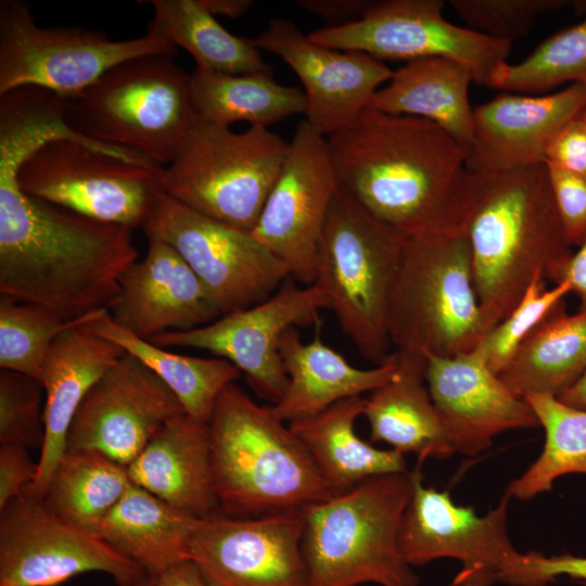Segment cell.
I'll use <instances>...</instances> for the list:
<instances>
[{"label": "cell", "instance_id": "obj_1", "mask_svg": "<svg viewBox=\"0 0 586 586\" xmlns=\"http://www.w3.org/2000/svg\"><path fill=\"white\" fill-rule=\"evenodd\" d=\"M46 139L28 116L0 118V294L73 320L109 309L138 252L130 228L22 191L18 168Z\"/></svg>", "mask_w": 586, "mask_h": 586}, {"label": "cell", "instance_id": "obj_2", "mask_svg": "<svg viewBox=\"0 0 586 586\" xmlns=\"http://www.w3.org/2000/svg\"><path fill=\"white\" fill-rule=\"evenodd\" d=\"M327 142L339 187L380 221L409 238L464 229L468 149L436 124L367 107Z\"/></svg>", "mask_w": 586, "mask_h": 586}, {"label": "cell", "instance_id": "obj_3", "mask_svg": "<svg viewBox=\"0 0 586 586\" xmlns=\"http://www.w3.org/2000/svg\"><path fill=\"white\" fill-rule=\"evenodd\" d=\"M464 232L487 333L535 278L559 283L573 253L545 164L473 176Z\"/></svg>", "mask_w": 586, "mask_h": 586}, {"label": "cell", "instance_id": "obj_4", "mask_svg": "<svg viewBox=\"0 0 586 586\" xmlns=\"http://www.w3.org/2000/svg\"><path fill=\"white\" fill-rule=\"evenodd\" d=\"M208 424L214 486L224 515L301 510L336 495L289 425L235 383L220 394Z\"/></svg>", "mask_w": 586, "mask_h": 586}, {"label": "cell", "instance_id": "obj_5", "mask_svg": "<svg viewBox=\"0 0 586 586\" xmlns=\"http://www.w3.org/2000/svg\"><path fill=\"white\" fill-rule=\"evenodd\" d=\"M411 471L367 479L303 508L308 586H419L398 544Z\"/></svg>", "mask_w": 586, "mask_h": 586}, {"label": "cell", "instance_id": "obj_6", "mask_svg": "<svg viewBox=\"0 0 586 586\" xmlns=\"http://www.w3.org/2000/svg\"><path fill=\"white\" fill-rule=\"evenodd\" d=\"M409 237L385 225L340 187L319 245L313 284L343 332L377 366L392 355L391 300Z\"/></svg>", "mask_w": 586, "mask_h": 586}, {"label": "cell", "instance_id": "obj_7", "mask_svg": "<svg viewBox=\"0 0 586 586\" xmlns=\"http://www.w3.org/2000/svg\"><path fill=\"white\" fill-rule=\"evenodd\" d=\"M198 123L189 74L174 56L124 61L72 99L67 126L91 141L168 166Z\"/></svg>", "mask_w": 586, "mask_h": 586}, {"label": "cell", "instance_id": "obj_8", "mask_svg": "<svg viewBox=\"0 0 586 586\" xmlns=\"http://www.w3.org/2000/svg\"><path fill=\"white\" fill-rule=\"evenodd\" d=\"M394 352L453 357L476 348L487 330L464 229L409 238L388 318Z\"/></svg>", "mask_w": 586, "mask_h": 586}, {"label": "cell", "instance_id": "obj_9", "mask_svg": "<svg viewBox=\"0 0 586 586\" xmlns=\"http://www.w3.org/2000/svg\"><path fill=\"white\" fill-rule=\"evenodd\" d=\"M290 148L264 126L242 132L198 122L174 161L162 191L189 208L252 232Z\"/></svg>", "mask_w": 586, "mask_h": 586}, {"label": "cell", "instance_id": "obj_10", "mask_svg": "<svg viewBox=\"0 0 586 586\" xmlns=\"http://www.w3.org/2000/svg\"><path fill=\"white\" fill-rule=\"evenodd\" d=\"M162 171L130 150L54 137L27 155L17 182L26 194L132 230L162 191Z\"/></svg>", "mask_w": 586, "mask_h": 586}, {"label": "cell", "instance_id": "obj_11", "mask_svg": "<svg viewBox=\"0 0 586 586\" xmlns=\"http://www.w3.org/2000/svg\"><path fill=\"white\" fill-rule=\"evenodd\" d=\"M154 54L175 56L177 49L151 29L116 41L100 30L41 27L30 4L0 1V94L34 86L74 99L113 66Z\"/></svg>", "mask_w": 586, "mask_h": 586}, {"label": "cell", "instance_id": "obj_12", "mask_svg": "<svg viewBox=\"0 0 586 586\" xmlns=\"http://www.w3.org/2000/svg\"><path fill=\"white\" fill-rule=\"evenodd\" d=\"M421 464L411 471V495L399 524L405 560L411 566L440 558L458 560L461 570L451 586H515L525 553L514 548L507 533L509 493L479 515L456 504L448 492L424 486Z\"/></svg>", "mask_w": 586, "mask_h": 586}, {"label": "cell", "instance_id": "obj_13", "mask_svg": "<svg viewBox=\"0 0 586 586\" xmlns=\"http://www.w3.org/2000/svg\"><path fill=\"white\" fill-rule=\"evenodd\" d=\"M140 228L181 255L222 315L265 301L290 276L252 232L204 216L163 191Z\"/></svg>", "mask_w": 586, "mask_h": 586}, {"label": "cell", "instance_id": "obj_14", "mask_svg": "<svg viewBox=\"0 0 586 586\" xmlns=\"http://www.w3.org/2000/svg\"><path fill=\"white\" fill-rule=\"evenodd\" d=\"M442 0L373 1L357 21L308 34L311 41L379 60L447 58L463 64L474 82L487 86L492 73L507 62L512 42L461 27L445 18Z\"/></svg>", "mask_w": 586, "mask_h": 586}, {"label": "cell", "instance_id": "obj_15", "mask_svg": "<svg viewBox=\"0 0 586 586\" xmlns=\"http://www.w3.org/2000/svg\"><path fill=\"white\" fill-rule=\"evenodd\" d=\"M88 572L106 573L117 586H136L148 575L42 499L24 494L0 509V586H55Z\"/></svg>", "mask_w": 586, "mask_h": 586}, {"label": "cell", "instance_id": "obj_16", "mask_svg": "<svg viewBox=\"0 0 586 586\" xmlns=\"http://www.w3.org/2000/svg\"><path fill=\"white\" fill-rule=\"evenodd\" d=\"M329 309L324 293L315 284L300 288L284 282L268 298L245 309L225 314L205 326L166 332L146 340L160 347H189L211 352L244 373L255 394L271 405L288 386L279 352L282 334L291 327L318 324Z\"/></svg>", "mask_w": 586, "mask_h": 586}, {"label": "cell", "instance_id": "obj_17", "mask_svg": "<svg viewBox=\"0 0 586 586\" xmlns=\"http://www.w3.org/2000/svg\"><path fill=\"white\" fill-rule=\"evenodd\" d=\"M337 189L327 137L302 120L252 233L305 286L315 281L319 245Z\"/></svg>", "mask_w": 586, "mask_h": 586}, {"label": "cell", "instance_id": "obj_18", "mask_svg": "<svg viewBox=\"0 0 586 586\" xmlns=\"http://www.w3.org/2000/svg\"><path fill=\"white\" fill-rule=\"evenodd\" d=\"M303 509L199 519L189 559L208 586H308Z\"/></svg>", "mask_w": 586, "mask_h": 586}, {"label": "cell", "instance_id": "obj_19", "mask_svg": "<svg viewBox=\"0 0 586 586\" xmlns=\"http://www.w3.org/2000/svg\"><path fill=\"white\" fill-rule=\"evenodd\" d=\"M184 412L169 387L125 353L92 385L71 423L66 451L101 453L128 467L161 425Z\"/></svg>", "mask_w": 586, "mask_h": 586}, {"label": "cell", "instance_id": "obj_20", "mask_svg": "<svg viewBox=\"0 0 586 586\" xmlns=\"http://www.w3.org/2000/svg\"><path fill=\"white\" fill-rule=\"evenodd\" d=\"M253 40L297 75L306 99L305 119L324 137L349 125L394 72L367 53L318 44L285 18L271 20Z\"/></svg>", "mask_w": 586, "mask_h": 586}, {"label": "cell", "instance_id": "obj_21", "mask_svg": "<svg viewBox=\"0 0 586 586\" xmlns=\"http://www.w3.org/2000/svg\"><path fill=\"white\" fill-rule=\"evenodd\" d=\"M426 360L429 392L456 453L476 456L501 433L539 426L528 403L487 366L480 345Z\"/></svg>", "mask_w": 586, "mask_h": 586}, {"label": "cell", "instance_id": "obj_22", "mask_svg": "<svg viewBox=\"0 0 586 586\" xmlns=\"http://www.w3.org/2000/svg\"><path fill=\"white\" fill-rule=\"evenodd\" d=\"M586 110V86L572 84L544 95L504 92L474 109L467 167L487 176L545 163L558 131Z\"/></svg>", "mask_w": 586, "mask_h": 586}, {"label": "cell", "instance_id": "obj_23", "mask_svg": "<svg viewBox=\"0 0 586 586\" xmlns=\"http://www.w3.org/2000/svg\"><path fill=\"white\" fill-rule=\"evenodd\" d=\"M107 310L113 322L143 340L189 331L222 316L181 255L158 240H149L145 257L123 273Z\"/></svg>", "mask_w": 586, "mask_h": 586}, {"label": "cell", "instance_id": "obj_24", "mask_svg": "<svg viewBox=\"0 0 586 586\" xmlns=\"http://www.w3.org/2000/svg\"><path fill=\"white\" fill-rule=\"evenodd\" d=\"M127 471L133 484L192 517L222 514L214 486L208 422L187 412L173 416Z\"/></svg>", "mask_w": 586, "mask_h": 586}, {"label": "cell", "instance_id": "obj_25", "mask_svg": "<svg viewBox=\"0 0 586 586\" xmlns=\"http://www.w3.org/2000/svg\"><path fill=\"white\" fill-rule=\"evenodd\" d=\"M126 352L81 326L61 333L51 344L41 370L44 388V442L38 474L26 495L41 499L66 451L74 416L92 385Z\"/></svg>", "mask_w": 586, "mask_h": 586}, {"label": "cell", "instance_id": "obj_26", "mask_svg": "<svg viewBox=\"0 0 586 586\" xmlns=\"http://www.w3.org/2000/svg\"><path fill=\"white\" fill-rule=\"evenodd\" d=\"M279 352L288 375V386L281 399L269 410L289 424L309 419L332 405L386 383L397 370V357L374 368L352 366L341 354L326 345L316 331L310 342H304L295 327L281 336Z\"/></svg>", "mask_w": 586, "mask_h": 586}, {"label": "cell", "instance_id": "obj_27", "mask_svg": "<svg viewBox=\"0 0 586 586\" xmlns=\"http://www.w3.org/2000/svg\"><path fill=\"white\" fill-rule=\"evenodd\" d=\"M394 353L395 374L366 399L370 441L384 442L403 455L415 454L419 463L451 457L456 450L426 384V358Z\"/></svg>", "mask_w": 586, "mask_h": 586}, {"label": "cell", "instance_id": "obj_28", "mask_svg": "<svg viewBox=\"0 0 586 586\" xmlns=\"http://www.w3.org/2000/svg\"><path fill=\"white\" fill-rule=\"evenodd\" d=\"M474 78L463 64L447 58L407 62L393 72L368 107L428 119L469 149L474 135V109L469 87Z\"/></svg>", "mask_w": 586, "mask_h": 586}, {"label": "cell", "instance_id": "obj_29", "mask_svg": "<svg viewBox=\"0 0 586 586\" xmlns=\"http://www.w3.org/2000/svg\"><path fill=\"white\" fill-rule=\"evenodd\" d=\"M365 405L361 396L346 398L315 417L288 424L335 494L372 476L408 471L403 454L375 448L357 436L355 422Z\"/></svg>", "mask_w": 586, "mask_h": 586}, {"label": "cell", "instance_id": "obj_30", "mask_svg": "<svg viewBox=\"0 0 586 586\" xmlns=\"http://www.w3.org/2000/svg\"><path fill=\"white\" fill-rule=\"evenodd\" d=\"M198 521L131 482L98 535L145 574L156 575L189 559Z\"/></svg>", "mask_w": 586, "mask_h": 586}, {"label": "cell", "instance_id": "obj_31", "mask_svg": "<svg viewBox=\"0 0 586 586\" xmlns=\"http://www.w3.org/2000/svg\"><path fill=\"white\" fill-rule=\"evenodd\" d=\"M189 87L198 122L221 127L235 122L268 127L306 111L304 92L269 73L231 75L195 65Z\"/></svg>", "mask_w": 586, "mask_h": 586}, {"label": "cell", "instance_id": "obj_32", "mask_svg": "<svg viewBox=\"0 0 586 586\" xmlns=\"http://www.w3.org/2000/svg\"><path fill=\"white\" fill-rule=\"evenodd\" d=\"M82 327L139 359L169 387L184 412L205 422L220 394L242 374L224 358L180 355L140 339L113 322L107 309L95 313Z\"/></svg>", "mask_w": 586, "mask_h": 586}, {"label": "cell", "instance_id": "obj_33", "mask_svg": "<svg viewBox=\"0 0 586 586\" xmlns=\"http://www.w3.org/2000/svg\"><path fill=\"white\" fill-rule=\"evenodd\" d=\"M585 370L586 310L568 315L563 308L528 335L498 375L520 397H559Z\"/></svg>", "mask_w": 586, "mask_h": 586}, {"label": "cell", "instance_id": "obj_34", "mask_svg": "<svg viewBox=\"0 0 586 586\" xmlns=\"http://www.w3.org/2000/svg\"><path fill=\"white\" fill-rule=\"evenodd\" d=\"M149 2L154 10L149 29L189 52L196 66L231 75L273 74L254 40L229 33L201 0Z\"/></svg>", "mask_w": 586, "mask_h": 586}, {"label": "cell", "instance_id": "obj_35", "mask_svg": "<svg viewBox=\"0 0 586 586\" xmlns=\"http://www.w3.org/2000/svg\"><path fill=\"white\" fill-rule=\"evenodd\" d=\"M130 484L127 468L112 458L91 450L65 451L41 499L65 522L98 534Z\"/></svg>", "mask_w": 586, "mask_h": 586}, {"label": "cell", "instance_id": "obj_36", "mask_svg": "<svg viewBox=\"0 0 586 586\" xmlns=\"http://www.w3.org/2000/svg\"><path fill=\"white\" fill-rule=\"evenodd\" d=\"M524 399L544 429L545 442L537 459L506 489L511 498L520 500L549 492L555 481L565 474H586V410L549 395H528Z\"/></svg>", "mask_w": 586, "mask_h": 586}, {"label": "cell", "instance_id": "obj_37", "mask_svg": "<svg viewBox=\"0 0 586 586\" xmlns=\"http://www.w3.org/2000/svg\"><path fill=\"white\" fill-rule=\"evenodd\" d=\"M564 82L586 86V17L545 39L523 61L497 66L487 86L524 94L549 91Z\"/></svg>", "mask_w": 586, "mask_h": 586}, {"label": "cell", "instance_id": "obj_38", "mask_svg": "<svg viewBox=\"0 0 586 586\" xmlns=\"http://www.w3.org/2000/svg\"><path fill=\"white\" fill-rule=\"evenodd\" d=\"M95 313L68 320L38 304L0 294V368L41 382L52 342L64 331L88 322Z\"/></svg>", "mask_w": 586, "mask_h": 586}, {"label": "cell", "instance_id": "obj_39", "mask_svg": "<svg viewBox=\"0 0 586 586\" xmlns=\"http://www.w3.org/2000/svg\"><path fill=\"white\" fill-rule=\"evenodd\" d=\"M545 282L535 278L510 314L480 344L487 366L495 373L499 374L538 326L564 308L570 285L562 281L548 289Z\"/></svg>", "mask_w": 586, "mask_h": 586}, {"label": "cell", "instance_id": "obj_40", "mask_svg": "<svg viewBox=\"0 0 586 586\" xmlns=\"http://www.w3.org/2000/svg\"><path fill=\"white\" fill-rule=\"evenodd\" d=\"M42 383L16 371H0V445L40 448L44 442Z\"/></svg>", "mask_w": 586, "mask_h": 586}, {"label": "cell", "instance_id": "obj_41", "mask_svg": "<svg viewBox=\"0 0 586 586\" xmlns=\"http://www.w3.org/2000/svg\"><path fill=\"white\" fill-rule=\"evenodd\" d=\"M570 4V0H449L469 28L511 42L526 35L538 16Z\"/></svg>", "mask_w": 586, "mask_h": 586}, {"label": "cell", "instance_id": "obj_42", "mask_svg": "<svg viewBox=\"0 0 586 586\" xmlns=\"http://www.w3.org/2000/svg\"><path fill=\"white\" fill-rule=\"evenodd\" d=\"M544 164L565 239L578 246L586 238V176Z\"/></svg>", "mask_w": 586, "mask_h": 586}, {"label": "cell", "instance_id": "obj_43", "mask_svg": "<svg viewBox=\"0 0 586 586\" xmlns=\"http://www.w3.org/2000/svg\"><path fill=\"white\" fill-rule=\"evenodd\" d=\"M561 576L586 583V556L525 553L518 586H547Z\"/></svg>", "mask_w": 586, "mask_h": 586}, {"label": "cell", "instance_id": "obj_44", "mask_svg": "<svg viewBox=\"0 0 586 586\" xmlns=\"http://www.w3.org/2000/svg\"><path fill=\"white\" fill-rule=\"evenodd\" d=\"M38 474L26 447L14 444L0 445V509L25 494Z\"/></svg>", "mask_w": 586, "mask_h": 586}, {"label": "cell", "instance_id": "obj_45", "mask_svg": "<svg viewBox=\"0 0 586 586\" xmlns=\"http://www.w3.org/2000/svg\"><path fill=\"white\" fill-rule=\"evenodd\" d=\"M545 163L586 176V110L553 137L547 148Z\"/></svg>", "mask_w": 586, "mask_h": 586}, {"label": "cell", "instance_id": "obj_46", "mask_svg": "<svg viewBox=\"0 0 586 586\" xmlns=\"http://www.w3.org/2000/svg\"><path fill=\"white\" fill-rule=\"evenodd\" d=\"M373 1L369 0H298L296 5L333 24L345 25L359 20Z\"/></svg>", "mask_w": 586, "mask_h": 586}, {"label": "cell", "instance_id": "obj_47", "mask_svg": "<svg viewBox=\"0 0 586 586\" xmlns=\"http://www.w3.org/2000/svg\"><path fill=\"white\" fill-rule=\"evenodd\" d=\"M565 281L579 301V310H586V238L573 251L561 275L560 282ZM559 282V283H560Z\"/></svg>", "mask_w": 586, "mask_h": 586}, {"label": "cell", "instance_id": "obj_48", "mask_svg": "<svg viewBox=\"0 0 586 586\" xmlns=\"http://www.w3.org/2000/svg\"><path fill=\"white\" fill-rule=\"evenodd\" d=\"M153 586H208L198 565L190 559L174 563L156 575Z\"/></svg>", "mask_w": 586, "mask_h": 586}, {"label": "cell", "instance_id": "obj_49", "mask_svg": "<svg viewBox=\"0 0 586 586\" xmlns=\"http://www.w3.org/2000/svg\"><path fill=\"white\" fill-rule=\"evenodd\" d=\"M204 7L214 15L240 17L254 3L252 0H201Z\"/></svg>", "mask_w": 586, "mask_h": 586}, {"label": "cell", "instance_id": "obj_50", "mask_svg": "<svg viewBox=\"0 0 586 586\" xmlns=\"http://www.w3.org/2000/svg\"><path fill=\"white\" fill-rule=\"evenodd\" d=\"M557 398L568 406L586 410V370L569 390Z\"/></svg>", "mask_w": 586, "mask_h": 586}, {"label": "cell", "instance_id": "obj_51", "mask_svg": "<svg viewBox=\"0 0 586 586\" xmlns=\"http://www.w3.org/2000/svg\"><path fill=\"white\" fill-rule=\"evenodd\" d=\"M578 15H585L586 17V0H573L570 4Z\"/></svg>", "mask_w": 586, "mask_h": 586}, {"label": "cell", "instance_id": "obj_52", "mask_svg": "<svg viewBox=\"0 0 586 586\" xmlns=\"http://www.w3.org/2000/svg\"><path fill=\"white\" fill-rule=\"evenodd\" d=\"M136 586H153V575H146Z\"/></svg>", "mask_w": 586, "mask_h": 586}]
</instances>
